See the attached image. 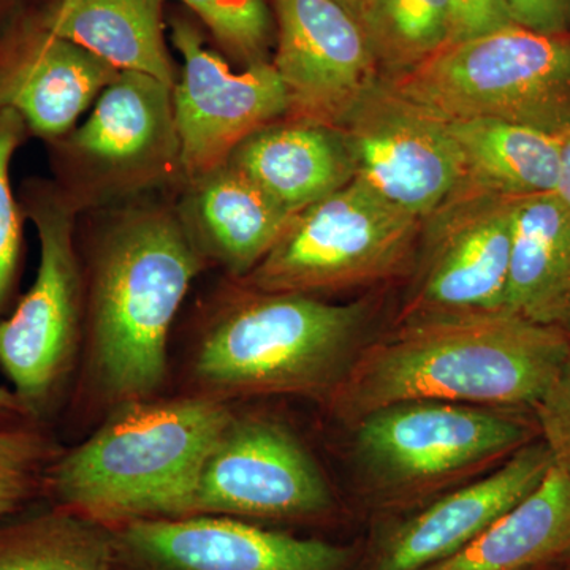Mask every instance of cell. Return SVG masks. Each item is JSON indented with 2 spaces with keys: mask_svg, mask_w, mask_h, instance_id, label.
<instances>
[{
  "mask_svg": "<svg viewBox=\"0 0 570 570\" xmlns=\"http://www.w3.org/2000/svg\"><path fill=\"white\" fill-rule=\"evenodd\" d=\"M171 41L183 58L171 91L179 168L194 181L224 164L249 135L287 116V96L273 63L234 71L190 22L174 21Z\"/></svg>",
  "mask_w": 570,
  "mask_h": 570,
  "instance_id": "obj_12",
  "label": "cell"
},
{
  "mask_svg": "<svg viewBox=\"0 0 570 570\" xmlns=\"http://www.w3.org/2000/svg\"><path fill=\"white\" fill-rule=\"evenodd\" d=\"M570 553V475L554 466L469 546L423 570H534Z\"/></svg>",
  "mask_w": 570,
  "mask_h": 570,
  "instance_id": "obj_22",
  "label": "cell"
},
{
  "mask_svg": "<svg viewBox=\"0 0 570 570\" xmlns=\"http://www.w3.org/2000/svg\"><path fill=\"white\" fill-rule=\"evenodd\" d=\"M0 570H116L110 524L47 502L0 521Z\"/></svg>",
  "mask_w": 570,
  "mask_h": 570,
  "instance_id": "obj_24",
  "label": "cell"
},
{
  "mask_svg": "<svg viewBox=\"0 0 570 570\" xmlns=\"http://www.w3.org/2000/svg\"><path fill=\"white\" fill-rule=\"evenodd\" d=\"M532 411L554 466L570 475V352L560 373Z\"/></svg>",
  "mask_w": 570,
  "mask_h": 570,
  "instance_id": "obj_29",
  "label": "cell"
},
{
  "mask_svg": "<svg viewBox=\"0 0 570 570\" xmlns=\"http://www.w3.org/2000/svg\"><path fill=\"white\" fill-rule=\"evenodd\" d=\"M450 6H452L450 43L515 24L505 0H450Z\"/></svg>",
  "mask_w": 570,
  "mask_h": 570,
  "instance_id": "obj_30",
  "label": "cell"
},
{
  "mask_svg": "<svg viewBox=\"0 0 570 570\" xmlns=\"http://www.w3.org/2000/svg\"><path fill=\"white\" fill-rule=\"evenodd\" d=\"M119 70L48 31L36 11L21 10L0 28V111H14L29 134L56 141Z\"/></svg>",
  "mask_w": 570,
  "mask_h": 570,
  "instance_id": "obj_16",
  "label": "cell"
},
{
  "mask_svg": "<svg viewBox=\"0 0 570 570\" xmlns=\"http://www.w3.org/2000/svg\"><path fill=\"white\" fill-rule=\"evenodd\" d=\"M29 419L13 390L0 385V420ZM32 420V419H31Z\"/></svg>",
  "mask_w": 570,
  "mask_h": 570,
  "instance_id": "obj_33",
  "label": "cell"
},
{
  "mask_svg": "<svg viewBox=\"0 0 570 570\" xmlns=\"http://www.w3.org/2000/svg\"><path fill=\"white\" fill-rule=\"evenodd\" d=\"M505 307L570 332V212L557 194L513 202Z\"/></svg>",
  "mask_w": 570,
  "mask_h": 570,
  "instance_id": "obj_20",
  "label": "cell"
},
{
  "mask_svg": "<svg viewBox=\"0 0 570 570\" xmlns=\"http://www.w3.org/2000/svg\"><path fill=\"white\" fill-rule=\"evenodd\" d=\"M371 321L370 299L333 305L243 285L195 336L183 393L225 404L283 395L325 404L365 348Z\"/></svg>",
  "mask_w": 570,
  "mask_h": 570,
  "instance_id": "obj_3",
  "label": "cell"
},
{
  "mask_svg": "<svg viewBox=\"0 0 570 570\" xmlns=\"http://www.w3.org/2000/svg\"><path fill=\"white\" fill-rule=\"evenodd\" d=\"M553 464L546 442L535 439L490 474L396 524L379 543L373 570H423L448 560L530 497Z\"/></svg>",
  "mask_w": 570,
  "mask_h": 570,
  "instance_id": "obj_17",
  "label": "cell"
},
{
  "mask_svg": "<svg viewBox=\"0 0 570 570\" xmlns=\"http://www.w3.org/2000/svg\"><path fill=\"white\" fill-rule=\"evenodd\" d=\"M524 411L434 400L389 404L351 426L356 468L379 501H415L535 441L538 422Z\"/></svg>",
  "mask_w": 570,
  "mask_h": 570,
  "instance_id": "obj_7",
  "label": "cell"
},
{
  "mask_svg": "<svg viewBox=\"0 0 570 570\" xmlns=\"http://www.w3.org/2000/svg\"><path fill=\"white\" fill-rule=\"evenodd\" d=\"M61 452L52 426L0 420V521L45 501L48 472Z\"/></svg>",
  "mask_w": 570,
  "mask_h": 570,
  "instance_id": "obj_26",
  "label": "cell"
},
{
  "mask_svg": "<svg viewBox=\"0 0 570 570\" xmlns=\"http://www.w3.org/2000/svg\"><path fill=\"white\" fill-rule=\"evenodd\" d=\"M340 2L343 3V6H346L356 18H360V13H362L366 0H340Z\"/></svg>",
  "mask_w": 570,
  "mask_h": 570,
  "instance_id": "obj_35",
  "label": "cell"
},
{
  "mask_svg": "<svg viewBox=\"0 0 570 570\" xmlns=\"http://www.w3.org/2000/svg\"><path fill=\"white\" fill-rule=\"evenodd\" d=\"M29 135L24 119L14 111H0V321L17 288L22 254V213L11 189L10 167L14 153Z\"/></svg>",
  "mask_w": 570,
  "mask_h": 570,
  "instance_id": "obj_27",
  "label": "cell"
},
{
  "mask_svg": "<svg viewBox=\"0 0 570 570\" xmlns=\"http://www.w3.org/2000/svg\"><path fill=\"white\" fill-rule=\"evenodd\" d=\"M208 26L217 40L238 58L253 63L269 39V14L262 0H179Z\"/></svg>",
  "mask_w": 570,
  "mask_h": 570,
  "instance_id": "obj_28",
  "label": "cell"
},
{
  "mask_svg": "<svg viewBox=\"0 0 570 570\" xmlns=\"http://www.w3.org/2000/svg\"><path fill=\"white\" fill-rule=\"evenodd\" d=\"M205 265L178 214L145 209L112 225L94 254L78 406L104 419L164 395L171 325Z\"/></svg>",
  "mask_w": 570,
  "mask_h": 570,
  "instance_id": "obj_1",
  "label": "cell"
},
{
  "mask_svg": "<svg viewBox=\"0 0 570 570\" xmlns=\"http://www.w3.org/2000/svg\"><path fill=\"white\" fill-rule=\"evenodd\" d=\"M449 129L463 159L464 187L512 200L557 193L558 135L497 119L453 121Z\"/></svg>",
  "mask_w": 570,
  "mask_h": 570,
  "instance_id": "obj_23",
  "label": "cell"
},
{
  "mask_svg": "<svg viewBox=\"0 0 570 570\" xmlns=\"http://www.w3.org/2000/svg\"><path fill=\"white\" fill-rule=\"evenodd\" d=\"M171 91L149 75L119 71L86 122L50 141L59 175L86 164L100 176L142 183L179 167Z\"/></svg>",
  "mask_w": 570,
  "mask_h": 570,
  "instance_id": "obj_15",
  "label": "cell"
},
{
  "mask_svg": "<svg viewBox=\"0 0 570 570\" xmlns=\"http://www.w3.org/2000/svg\"><path fill=\"white\" fill-rule=\"evenodd\" d=\"M116 570H347L352 551L230 517L137 520L111 527Z\"/></svg>",
  "mask_w": 570,
  "mask_h": 570,
  "instance_id": "obj_14",
  "label": "cell"
},
{
  "mask_svg": "<svg viewBox=\"0 0 570 570\" xmlns=\"http://www.w3.org/2000/svg\"><path fill=\"white\" fill-rule=\"evenodd\" d=\"M570 352V332L502 313L397 324L367 343L325 406L352 426L411 400L534 409Z\"/></svg>",
  "mask_w": 570,
  "mask_h": 570,
  "instance_id": "obj_2",
  "label": "cell"
},
{
  "mask_svg": "<svg viewBox=\"0 0 570 570\" xmlns=\"http://www.w3.org/2000/svg\"><path fill=\"white\" fill-rule=\"evenodd\" d=\"M164 0H52L37 18L48 31L119 71L149 75L174 88L165 45Z\"/></svg>",
  "mask_w": 570,
  "mask_h": 570,
  "instance_id": "obj_21",
  "label": "cell"
},
{
  "mask_svg": "<svg viewBox=\"0 0 570 570\" xmlns=\"http://www.w3.org/2000/svg\"><path fill=\"white\" fill-rule=\"evenodd\" d=\"M358 21L382 78L414 69L452 39L450 0H366Z\"/></svg>",
  "mask_w": 570,
  "mask_h": 570,
  "instance_id": "obj_25",
  "label": "cell"
},
{
  "mask_svg": "<svg viewBox=\"0 0 570 570\" xmlns=\"http://www.w3.org/2000/svg\"><path fill=\"white\" fill-rule=\"evenodd\" d=\"M22 0H0V28L20 13Z\"/></svg>",
  "mask_w": 570,
  "mask_h": 570,
  "instance_id": "obj_34",
  "label": "cell"
},
{
  "mask_svg": "<svg viewBox=\"0 0 570 570\" xmlns=\"http://www.w3.org/2000/svg\"><path fill=\"white\" fill-rule=\"evenodd\" d=\"M225 163L294 216L354 179L341 134L303 119L262 127L239 142Z\"/></svg>",
  "mask_w": 570,
  "mask_h": 570,
  "instance_id": "obj_19",
  "label": "cell"
},
{
  "mask_svg": "<svg viewBox=\"0 0 570 570\" xmlns=\"http://www.w3.org/2000/svg\"><path fill=\"white\" fill-rule=\"evenodd\" d=\"M354 179L425 223L466 186L449 122L393 91L382 78L336 127Z\"/></svg>",
  "mask_w": 570,
  "mask_h": 570,
  "instance_id": "obj_11",
  "label": "cell"
},
{
  "mask_svg": "<svg viewBox=\"0 0 570 570\" xmlns=\"http://www.w3.org/2000/svg\"><path fill=\"white\" fill-rule=\"evenodd\" d=\"M36 225V281L0 321V370L26 414L52 426L77 381L85 341V281L75 247V204L52 183L29 181L20 200Z\"/></svg>",
  "mask_w": 570,
  "mask_h": 570,
  "instance_id": "obj_6",
  "label": "cell"
},
{
  "mask_svg": "<svg viewBox=\"0 0 570 570\" xmlns=\"http://www.w3.org/2000/svg\"><path fill=\"white\" fill-rule=\"evenodd\" d=\"M561 164L560 179H558L557 194L562 204L570 212V129L561 135Z\"/></svg>",
  "mask_w": 570,
  "mask_h": 570,
  "instance_id": "obj_32",
  "label": "cell"
},
{
  "mask_svg": "<svg viewBox=\"0 0 570 570\" xmlns=\"http://www.w3.org/2000/svg\"><path fill=\"white\" fill-rule=\"evenodd\" d=\"M513 202L463 187L428 217L397 324L508 313Z\"/></svg>",
  "mask_w": 570,
  "mask_h": 570,
  "instance_id": "obj_10",
  "label": "cell"
},
{
  "mask_svg": "<svg viewBox=\"0 0 570 570\" xmlns=\"http://www.w3.org/2000/svg\"><path fill=\"white\" fill-rule=\"evenodd\" d=\"M189 183L178 214L184 228L206 264L245 279L279 242L294 214L228 163Z\"/></svg>",
  "mask_w": 570,
  "mask_h": 570,
  "instance_id": "obj_18",
  "label": "cell"
},
{
  "mask_svg": "<svg viewBox=\"0 0 570 570\" xmlns=\"http://www.w3.org/2000/svg\"><path fill=\"white\" fill-rule=\"evenodd\" d=\"M422 225L352 179L295 214L242 285L316 296L379 283L411 265Z\"/></svg>",
  "mask_w": 570,
  "mask_h": 570,
  "instance_id": "obj_8",
  "label": "cell"
},
{
  "mask_svg": "<svg viewBox=\"0 0 570 570\" xmlns=\"http://www.w3.org/2000/svg\"><path fill=\"white\" fill-rule=\"evenodd\" d=\"M287 118L336 129L382 80L362 22L340 0H273Z\"/></svg>",
  "mask_w": 570,
  "mask_h": 570,
  "instance_id": "obj_13",
  "label": "cell"
},
{
  "mask_svg": "<svg viewBox=\"0 0 570 570\" xmlns=\"http://www.w3.org/2000/svg\"><path fill=\"white\" fill-rule=\"evenodd\" d=\"M232 404L178 393L112 409L86 441L62 449L45 501L105 524L183 519Z\"/></svg>",
  "mask_w": 570,
  "mask_h": 570,
  "instance_id": "obj_4",
  "label": "cell"
},
{
  "mask_svg": "<svg viewBox=\"0 0 570 570\" xmlns=\"http://www.w3.org/2000/svg\"><path fill=\"white\" fill-rule=\"evenodd\" d=\"M515 24L549 36L570 33V0H505Z\"/></svg>",
  "mask_w": 570,
  "mask_h": 570,
  "instance_id": "obj_31",
  "label": "cell"
},
{
  "mask_svg": "<svg viewBox=\"0 0 570 570\" xmlns=\"http://www.w3.org/2000/svg\"><path fill=\"white\" fill-rule=\"evenodd\" d=\"M384 81L444 121L497 119L558 137L570 129V33L505 26Z\"/></svg>",
  "mask_w": 570,
  "mask_h": 570,
  "instance_id": "obj_5",
  "label": "cell"
},
{
  "mask_svg": "<svg viewBox=\"0 0 570 570\" xmlns=\"http://www.w3.org/2000/svg\"><path fill=\"white\" fill-rule=\"evenodd\" d=\"M335 504L321 464L291 426L234 407L206 460L189 517L314 523Z\"/></svg>",
  "mask_w": 570,
  "mask_h": 570,
  "instance_id": "obj_9",
  "label": "cell"
}]
</instances>
